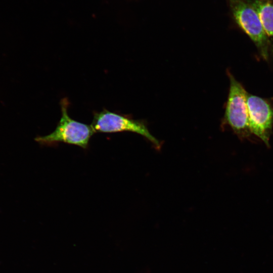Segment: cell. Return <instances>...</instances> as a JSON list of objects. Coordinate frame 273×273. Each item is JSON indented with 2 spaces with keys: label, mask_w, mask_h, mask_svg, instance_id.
I'll use <instances>...</instances> for the list:
<instances>
[{
  "label": "cell",
  "mask_w": 273,
  "mask_h": 273,
  "mask_svg": "<svg viewBox=\"0 0 273 273\" xmlns=\"http://www.w3.org/2000/svg\"><path fill=\"white\" fill-rule=\"evenodd\" d=\"M68 100L63 99L60 103L62 116L55 130L49 134L38 136L35 141L43 146H55L59 143L76 145L83 149L88 148L89 141L95 133L92 126L69 117Z\"/></svg>",
  "instance_id": "6da1fadb"
},
{
  "label": "cell",
  "mask_w": 273,
  "mask_h": 273,
  "mask_svg": "<svg viewBox=\"0 0 273 273\" xmlns=\"http://www.w3.org/2000/svg\"><path fill=\"white\" fill-rule=\"evenodd\" d=\"M91 126L95 132L129 131L136 133L146 138L156 149H160L161 146V143L150 133L143 121L133 119L106 109L94 113Z\"/></svg>",
  "instance_id": "277c9868"
},
{
  "label": "cell",
  "mask_w": 273,
  "mask_h": 273,
  "mask_svg": "<svg viewBox=\"0 0 273 273\" xmlns=\"http://www.w3.org/2000/svg\"><path fill=\"white\" fill-rule=\"evenodd\" d=\"M227 73L230 87L222 125L229 126L241 140H249L252 133L247 106L248 93L230 71Z\"/></svg>",
  "instance_id": "3957f363"
},
{
  "label": "cell",
  "mask_w": 273,
  "mask_h": 273,
  "mask_svg": "<svg viewBox=\"0 0 273 273\" xmlns=\"http://www.w3.org/2000/svg\"><path fill=\"white\" fill-rule=\"evenodd\" d=\"M237 25L257 47L260 55L268 59L270 42L252 0H228Z\"/></svg>",
  "instance_id": "7a4b0ae2"
},
{
  "label": "cell",
  "mask_w": 273,
  "mask_h": 273,
  "mask_svg": "<svg viewBox=\"0 0 273 273\" xmlns=\"http://www.w3.org/2000/svg\"><path fill=\"white\" fill-rule=\"evenodd\" d=\"M249 125L252 134L267 146L273 126V108L269 103L258 96L247 94Z\"/></svg>",
  "instance_id": "5b68a950"
},
{
  "label": "cell",
  "mask_w": 273,
  "mask_h": 273,
  "mask_svg": "<svg viewBox=\"0 0 273 273\" xmlns=\"http://www.w3.org/2000/svg\"><path fill=\"white\" fill-rule=\"evenodd\" d=\"M253 3L266 33L273 37V0H253Z\"/></svg>",
  "instance_id": "8992f818"
}]
</instances>
